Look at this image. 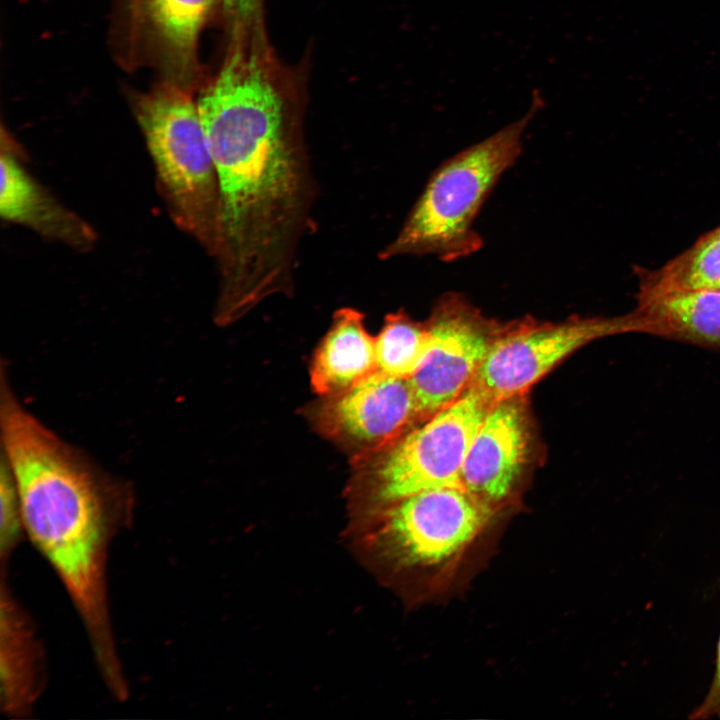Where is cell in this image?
<instances>
[{"label": "cell", "mask_w": 720, "mask_h": 720, "mask_svg": "<svg viewBox=\"0 0 720 720\" xmlns=\"http://www.w3.org/2000/svg\"><path fill=\"white\" fill-rule=\"evenodd\" d=\"M325 397L314 409V423L326 436L361 449V456L388 447L423 417L410 380L379 369Z\"/></svg>", "instance_id": "9c48e42d"}, {"label": "cell", "mask_w": 720, "mask_h": 720, "mask_svg": "<svg viewBox=\"0 0 720 720\" xmlns=\"http://www.w3.org/2000/svg\"><path fill=\"white\" fill-rule=\"evenodd\" d=\"M376 370V337L366 330L364 315L353 308L337 310L313 356L312 388L324 397L337 394Z\"/></svg>", "instance_id": "7c38bea8"}, {"label": "cell", "mask_w": 720, "mask_h": 720, "mask_svg": "<svg viewBox=\"0 0 720 720\" xmlns=\"http://www.w3.org/2000/svg\"><path fill=\"white\" fill-rule=\"evenodd\" d=\"M639 292L716 289L720 285V225L660 268L642 272Z\"/></svg>", "instance_id": "9a60e30c"}, {"label": "cell", "mask_w": 720, "mask_h": 720, "mask_svg": "<svg viewBox=\"0 0 720 720\" xmlns=\"http://www.w3.org/2000/svg\"><path fill=\"white\" fill-rule=\"evenodd\" d=\"M644 333L720 347V290L638 292Z\"/></svg>", "instance_id": "4fadbf2b"}, {"label": "cell", "mask_w": 720, "mask_h": 720, "mask_svg": "<svg viewBox=\"0 0 720 720\" xmlns=\"http://www.w3.org/2000/svg\"><path fill=\"white\" fill-rule=\"evenodd\" d=\"M1 707L9 715L28 712L42 684V663L31 625L1 584Z\"/></svg>", "instance_id": "5bb4252c"}, {"label": "cell", "mask_w": 720, "mask_h": 720, "mask_svg": "<svg viewBox=\"0 0 720 720\" xmlns=\"http://www.w3.org/2000/svg\"><path fill=\"white\" fill-rule=\"evenodd\" d=\"M429 341L427 324L416 322L403 312L388 314L376 336L378 369L409 379L421 365Z\"/></svg>", "instance_id": "e0dca14e"}, {"label": "cell", "mask_w": 720, "mask_h": 720, "mask_svg": "<svg viewBox=\"0 0 720 720\" xmlns=\"http://www.w3.org/2000/svg\"><path fill=\"white\" fill-rule=\"evenodd\" d=\"M0 170L3 219L73 248L87 249L93 245L96 235L91 226L28 174L8 146L2 147Z\"/></svg>", "instance_id": "8fae6325"}, {"label": "cell", "mask_w": 720, "mask_h": 720, "mask_svg": "<svg viewBox=\"0 0 720 720\" xmlns=\"http://www.w3.org/2000/svg\"><path fill=\"white\" fill-rule=\"evenodd\" d=\"M222 2L236 22L245 24L255 16L259 0H222Z\"/></svg>", "instance_id": "d6986e66"}, {"label": "cell", "mask_w": 720, "mask_h": 720, "mask_svg": "<svg viewBox=\"0 0 720 720\" xmlns=\"http://www.w3.org/2000/svg\"><path fill=\"white\" fill-rule=\"evenodd\" d=\"M717 290H720V285L716 288Z\"/></svg>", "instance_id": "7402d4cb"}, {"label": "cell", "mask_w": 720, "mask_h": 720, "mask_svg": "<svg viewBox=\"0 0 720 720\" xmlns=\"http://www.w3.org/2000/svg\"><path fill=\"white\" fill-rule=\"evenodd\" d=\"M528 454V426L520 396L495 402L486 413L467 452L464 490L494 505L506 498Z\"/></svg>", "instance_id": "30bf717a"}, {"label": "cell", "mask_w": 720, "mask_h": 720, "mask_svg": "<svg viewBox=\"0 0 720 720\" xmlns=\"http://www.w3.org/2000/svg\"><path fill=\"white\" fill-rule=\"evenodd\" d=\"M215 0H143V7L176 65H194L197 42Z\"/></svg>", "instance_id": "2e32d148"}, {"label": "cell", "mask_w": 720, "mask_h": 720, "mask_svg": "<svg viewBox=\"0 0 720 720\" xmlns=\"http://www.w3.org/2000/svg\"><path fill=\"white\" fill-rule=\"evenodd\" d=\"M492 506L458 487L428 489L351 517L350 538L385 576L447 563L489 520Z\"/></svg>", "instance_id": "5b68a950"}, {"label": "cell", "mask_w": 720, "mask_h": 720, "mask_svg": "<svg viewBox=\"0 0 720 720\" xmlns=\"http://www.w3.org/2000/svg\"><path fill=\"white\" fill-rule=\"evenodd\" d=\"M0 384L1 453L16 482L24 532L63 583L94 653L111 655L107 554L131 513V489L23 407L5 367Z\"/></svg>", "instance_id": "7a4b0ae2"}, {"label": "cell", "mask_w": 720, "mask_h": 720, "mask_svg": "<svg viewBox=\"0 0 720 720\" xmlns=\"http://www.w3.org/2000/svg\"><path fill=\"white\" fill-rule=\"evenodd\" d=\"M135 112L171 217L215 257L220 194L197 102L168 82L141 96Z\"/></svg>", "instance_id": "277c9868"}, {"label": "cell", "mask_w": 720, "mask_h": 720, "mask_svg": "<svg viewBox=\"0 0 720 720\" xmlns=\"http://www.w3.org/2000/svg\"><path fill=\"white\" fill-rule=\"evenodd\" d=\"M427 327V352L409 378L424 417L454 401L471 385L499 335L457 294L440 300Z\"/></svg>", "instance_id": "ba28073f"}, {"label": "cell", "mask_w": 720, "mask_h": 720, "mask_svg": "<svg viewBox=\"0 0 720 720\" xmlns=\"http://www.w3.org/2000/svg\"><path fill=\"white\" fill-rule=\"evenodd\" d=\"M543 107L542 94L534 89L521 118L444 161L379 257L434 255L454 261L478 251L483 240L473 228L475 219L502 175L517 161L525 131Z\"/></svg>", "instance_id": "3957f363"}, {"label": "cell", "mask_w": 720, "mask_h": 720, "mask_svg": "<svg viewBox=\"0 0 720 720\" xmlns=\"http://www.w3.org/2000/svg\"><path fill=\"white\" fill-rule=\"evenodd\" d=\"M629 332L644 333V325L634 311L614 317L521 324L498 335L471 384L494 403L521 396L581 347Z\"/></svg>", "instance_id": "52a82bcc"}, {"label": "cell", "mask_w": 720, "mask_h": 720, "mask_svg": "<svg viewBox=\"0 0 720 720\" xmlns=\"http://www.w3.org/2000/svg\"><path fill=\"white\" fill-rule=\"evenodd\" d=\"M131 10V27L139 29L141 13L143 10V0H130Z\"/></svg>", "instance_id": "44dd1931"}, {"label": "cell", "mask_w": 720, "mask_h": 720, "mask_svg": "<svg viewBox=\"0 0 720 720\" xmlns=\"http://www.w3.org/2000/svg\"><path fill=\"white\" fill-rule=\"evenodd\" d=\"M24 532L20 500L12 470L1 453L0 460V555L4 563Z\"/></svg>", "instance_id": "ac0fdd59"}, {"label": "cell", "mask_w": 720, "mask_h": 720, "mask_svg": "<svg viewBox=\"0 0 720 720\" xmlns=\"http://www.w3.org/2000/svg\"><path fill=\"white\" fill-rule=\"evenodd\" d=\"M494 404L471 384L454 401L388 447L362 457L351 491L352 517L382 508L415 493L461 486V472L472 440ZM463 489V488H462Z\"/></svg>", "instance_id": "8992f818"}, {"label": "cell", "mask_w": 720, "mask_h": 720, "mask_svg": "<svg viewBox=\"0 0 720 720\" xmlns=\"http://www.w3.org/2000/svg\"><path fill=\"white\" fill-rule=\"evenodd\" d=\"M196 102L219 186L215 320L227 325L292 292L312 174L297 115L256 53L231 49Z\"/></svg>", "instance_id": "6da1fadb"}, {"label": "cell", "mask_w": 720, "mask_h": 720, "mask_svg": "<svg viewBox=\"0 0 720 720\" xmlns=\"http://www.w3.org/2000/svg\"><path fill=\"white\" fill-rule=\"evenodd\" d=\"M707 705L709 707L720 705V639L717 651L716 672Z\"/></svg>", "instance_id": "ffe728a7"}]
</instances>
